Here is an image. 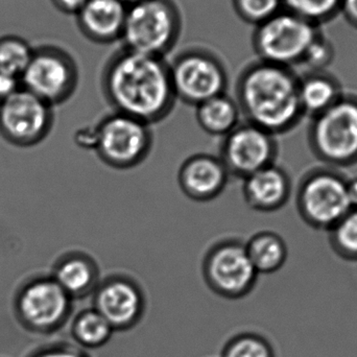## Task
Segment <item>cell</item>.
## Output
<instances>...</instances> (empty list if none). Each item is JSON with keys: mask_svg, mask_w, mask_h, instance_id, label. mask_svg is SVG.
I'll use <instances>...</instances> for the list:
<instances>
[{"mask_svg": "<svg viewBox=\"0 0 357 357\" xmlns=\"http://www.w3.org/2000/svg\"><path fill=\"white\" fill-rule=\"evenodd\" d=\"M100 82L105 100L113 112L151 127L165 121L178 102L165 58L123 48L105 65Z\"/></svg>", "mask_w": 357, "mask_h": 357, "instance_id": "6da1fadb", "label": "cell"}, {"mask_svg": "<svg viewBox=\"0 0 357 357\" xmlns=\"http://www.w3.org/2000/svg\"><path fill=\"white\" fill-rule=\"evenodd\" d=\"M299 84L287 67L264 61L250 64L241 71L235 88L241 116L275 136L291 131L304 115Z\"/></svg>", "mask_w": 357, "mask_h": 357, "instance_id": "7a4b0ae2", "label": "cell"}, {"mask_svg": "<svg viewBox=\"0 0 357 357\" xmlns=\"http://www.w3.org/2000/svg\"><path fill=\"white\" fill-rule=\"evenodd\" d=\"M182 31V15L174 0H144L128 6L121 41L123 47L165 58Z\"/></svg>", "mask_w": 357, "mask_h": 357, "instance_id": "3957f363", "label": "cell"}, {"mask_svg": "<svg viewBox=\"0 0 357 357\" xmlns=\"http://www.w3.org/2000/svg\"><path fill=\"white\" fill-rule=\"evenodd\" d=\"M152 128L138 119L113 112L94 126L93 150L107 167L129 171L144 162L152 153Z\"/></svg>", "mask_w": 357, "mask_h": 357, "instance_id": "277c9868", "label": "cell"}, {"mask_svg": "<svg viewBox=\"0 0 357 357\" xmlns=\"http://www.w3.org/2000/svg\"><path fill=\"white\" fill-rule=\"evenodd\" d=\"M202 275L210 291L228 300L247 297L257 283L245 241L227 237L214 243L204 255Z\"/></svg>", "mask_w": 357, "mask_h": 357, "instance_id": "5b68a950", "label": "cell"}, {"mask_svg": "<svg viewBox=\"0 0 357 357\" xmlns=\"http://www.w3.org/2000/svg\"><path fill=\"white\" fill-rule=\"evenodd\" d=\"M73 300L52 277L35 279L17 294L14 314L27 333L52 335L70 321Z\"/></svg>", "mask_w": 357, "mask_h": 357, "instance_id": "8992f818", "label": "cell"}, {"mask_svg": "<svg viewBox=\"0 0 357 357\" xmlns=\"http://www.w3.org/2000/svg\"><path fill=\"white\" fill-rule=\"evenodd\" d=\"M172 84L177 100L197 107L227 93L229 75L224 62L204 48H189L169 63Z\"/></svg>", "mask_w": 357, "mask_h": 357, "instance_id": "52a82bcc", "label": "cell"}, {"mask_svg": "<svg viewBox=\"0 0 357 357\" xmlns=\"http://www.w3.org/2000/svg\"><path fill=\"white\" fill-rule=\"evenodd\" d=\"M310 146L321 160L333 165L357 161V100L342 98L314 117L310 130Z\"/></svg>", "mask_w": 357, "mask_h": 357, "instance_id": "ba28073f", "label": "cell"}, {"mask_svg": "<svg viewBox=\"0 0 357 357\" xmlns=\"http://www.w3.org/2000/svg\"><path fill=\"white\" fill-rule=\"evenodd\" d=\"M317 37L312 22L287 10L256 26L253 47L260 61L287 68L303 60Z\"/></svg>", "mask_w": 357, "mask_h": 357, "instance_id": "9c48e42d", "label": "cell"}, {"mask_svg": "<svg viewBox=\"0 0 357 357\" xmlns=\"http://www.w3.org/2000/svg\"><path fill=\"white\" fill-rule=\"evenodd\" d=\"M20 82L21 87L50 106L62 104L77 90L79 69L64 50L46 46L33 50V58Z\"/></svg>", "mask_w": 357, "mask_h": 357, "instance_id": "30bf717a", "label": "cell"}, {"mask_svg": "<svg viewBox=\"0 0 357 357\" xmlns=\"http://www.w3.org/2000/svg\"><path fill=\"white\" fill-rule=\"evenodd\" d=\"M298 210L302 218L316 229L329 230L352 209L347 181L331 171L312 172L300 185Z\"/></svg>", "mask_w": 357, "mask_h": 357, "instance_id": "8fae6325", "label": "cell"}, {"mask_svg": "<svg viewBox=\"0 0 357 357\" xmlns=\"http://www.w3.org/2000/svg\"><path fill=\"white\" fill-rule=\"evenodd\" d=\"M276 136L243 121L222 138L220 157L230 177L243 180L276 162Z\"/></svg>", "mask_w": 357, "mask_h": 357, "instance_id": "7c38bea8", "label": "cell"}, {"mask_svg": "<svg viewBox=\"0 0 357 357\" xmlns=\"http://www.w3.org/2000/svg\"><path fill=\"white\" fill-rule=\"evenodd\" d=\"M91 296L92 308L114 331L134 328L146 314L144 289L134 277L125 273H112L102 277Z\"/></svg>", "mask_w": 357, "mask_h": 357, "instance_id": "4fadbf2b", "label": "cell"}, {"mask_svg": "<svg viewBox=\"0 0 357 357\" xmlns=\"http://www.w3.org/2000/svg\"><path fill=\"white\" fill-rule=\"evenodd\" d=\"M50 105L21 87L0 102V129L19 144L40 142L50 132Z\"/></svg>", "mask_w": 357, "mask_h": 357, "instance_id": "5bb4252c", "label": "cell"}, {"mask_svg": "<svg viewBox=\"0 0 357 357\" xmlns=\"http://www.w3.org/2000/svg\"><path fill=\"white\" fill-rule=\"evenodd\" d=\"M228 171L220 157L199 153L188 157L178 172V184L185 197L197 203L213 201L228 184Z\"/></svg>", "mask_w": 357, "mask_h": 357, "instance_id": "9a60e30c", "label": "cell"}, {"mask_svg": "<svg viewBox=\"0 0 357 357\" xmlns=\"http://www.w3.org/2000/svg\"><path fill=\"white\" fill-rule=\"evenodd\" d=\"M127 12L128 6L121 0H88L75 16L87 39L109 44L121 39Z\"/></svg>", "mask_w": 357, "mask_h": 357, "instance_id": "2e32d148", "label": "cell"}, {"mask_svg": "<svg viewBox=\"0 0 357 357\" xmlns=\"http://www.w3.org/2000/svg\"><path fill=\"white\" fill-rule=\"evenodd\" d=\"M243 199L254 211H277L291 197V178L284 169L276 165L256 172L243 178Z\"/></svg>", "mask_w": 357, "mask_h": 357, "instance_id": "e0dca14e", "label": "cell"}, {"mask_svg": "<svg viewBox=\"0 0 357 357\" xmlns=\"http://www.w3.org/2000/svg\"><path fill=\"white\" fill-rule=\"evenodd\" d=\"M52 278L73 300L89 297L102 279L100 268L93 256L86 252L75 251L63 256Z\"/></svg>", "mask_w": 357, "mask_h": 357, "instance_id": "ac0fdd59", "label": "cell"}, {"mask_svg": "<svg viewBox=\"0 0 357 357\" xmlns=\"http://www.w3.org/2000/svg\"><path fill=\"white\" fill-rule=\"evenodd\" d=\"M195 119L204 132L222 138L241 123V109L234 98L222 93L195 107Z\"/></svg>", "mask_w": 357, "mask_h": 357, "instance_id": "d6986e66", "label": "cell"}, {"mask_svg": "<svg viewBox=\"0 0 357 357\" xmlns=\"http://www.w3.org/2000/svg\"><path fill=\"white\" fill-rule=\"evenodd\" d=\"M245 250L258 275L278 272L289 256L282 236L273 231H259L245 241Z\"/></svg>", "mask_w": 357, "mask_h": 357, "instance_id": "ffe728a7", "label": "cell"}, {"mask_svg": "<svg viewBox=\"0 0 357 357\" xmlns=\"http://www.w3.org/2000/svg\"><path fill=\"white\" fill-rule=\"evenodd\" d=\"M114 333L112 326L92 307L82 310L71 321V337L82 349L102 348Z\"/></svg>", "mask_w": 357, "mask_h": 357, "instance_id": "44dd1931", "label": "cell"}, {"mask_svg": "<svg viewBox=\"0 0 357 357\" xmlns=\"http://www.w3.org/2000/svg\"><path fill=\"white\" fill-rule=\"evenodd\" d=\"M299 98L303 114L316 117L335 104L341 94L333 79L314 75L300 82Z\"/></svg>", "mask_w": 357, "mask_h": 357, "instance_id": "7402d4cb", "label": "cell"}, {"mask_svg": "<svg viewBox=\"0 0 357 357\" xmlns=\"http://www.w3.org/2000/svg\"><path fill=\"white\" fill-rule=\"evenodd\" d=\"M33 50L15 36L0 38V73L20 79L29 66Z\"/></svg>", "mask_w": 357, "mask_h": 357, "instance_id": "603a6c76", "label": "cell"}, {"mask_svg": "<svg viewBox=\"0 0 357 357\" xmlns=\"http://www.w3.org/2000/svg\"><path fill=\"white\" fill-rule=\"evenodd\" d=\"M329 232L335 251L345 259L357 260V208H352Z\"/></svg>", "mask_w": 357, "mask_h": 357, "instance_id": "cb8c5ba5", "label": "cell"}, {"mask_svg": "<svg viewBox=\"0 0 357 357\" xmlns=\"http://www.w3.org/2000/svg\"><path fill=\"white\" fill-rule=\"evenodd\" d=\"M222 357H276L268 340L253 333H243L229 340Z\"/></svg>", "mask_w": 357, "mask_h": 357, "instance_id": "d4e9b609", "label": "cell"}, {"mask_svg": "<svg viewBox=\"0 0 357 357\" xmlns=\"http://www.w3.org/2000/svg\"><path fill=\"white\" fill-rule=\"evenodd\" d=\"M237 16L255 26L280 12L282 0H232Z\"/></svg>", "mask_w": 357, "mask_h": 357, "instance_id": "484cf974", "label": "cell"}, {"mask_svg": "<svg viewBox=\"0 0 357 357\" xmlns=\"http://www.w3.org/2000/svg\"><path fill=\"white\" fill-rule=\"evenodd\" d=\"M342 0H282L289 12L312 22L326 18L337 10Z\"/></svg>", "mask_w": 357, "mask_h": 357, "instance_id": "4316f807", "label": "cell"}, {"mask_svg": "<svg viewBox=\"0 0 357 357\" xmlns=\"http://www.w3.org/2000/svg\"><path fill=\"white\" fill-rule=\"evenodd\" d=\"M27 357H90V356L85 350L75 344L60 342V343L41 346Z\"/></svg>", "mask_w": 357, "mask_h": 357, "instance_id": "83f0119b", "label": "cell"}, {"mask_svg": "<svg viewBox=\"0 0 357 357\" xmlns=\"http://www.w3.org/2000/svg\"><path fill=\"white\" fill-rule=\"evenodd\" d=\"M331 50L328 43L318 37L310 44L304 54L303 60L314 67H323L331 61Z\"/></svg>", "mask_w": 357, "mask_h": 357, "instance_id": "f1b7e54d", "label": "cell"}, {"mask_svg": "<svg viewBox=\"0 0 357 357\" xmlns=\"http://www.w3.org/2000/svg\"><path fill=\"white\" fill-rule=\"evenodd\" d=\"M20 88V79L0 73V102L12 96Z\"/></svg>", "mask_w": 357, "mask_h": 357, "instance_id": "f546056e", "label": "cell"}, {"mask_svg": "<svg viewBox=\"0 0 357 357\" xmlns=\"http://www.w3.org/2000/svg\"><path fill=\"white\" fill-rule=\"evenodd\" d=\"M88 0H52L54 6L66 14L77 15Z\"/></svg>", "mask_w": 357, "mask_h": 357, "instance_id": "4dcf8cb0", "label": "cell"}, {"mask_svg": "<svg viewBox=\"0 0 357 357\" xmlns=\"http://www.w3.org/2000/svg\"><path fill=\"white\" fill-rule=\"evenodd\" d=\"M346 15L357 24V0H342Z\"/></svg>", "mask_w": 357, "mask_h": 357, "instance_id": "1f68e13d", "label": "cell"}, {"mask_svg": "<svg viewBox=\"0 0 357 357\" xmlns=\"http://www.w3.org/2000/svg\"><path fill=\"white\" fill-rule=\"evenodd\" d=\"M347 195L352 208H357V177L347 181Z\"/></svg>", "mask_w": 357, "mask_h": 357, "instance_id": "d6a6232c", "label": "cell"}, {"mask_svg": "<svg viewBox=\"0 0 357 357\" xmlns=\"http://www.w3.org/2000/svg\"><path fill=\"white\" fill-rule=\"evenodd\" d=\"M126 6H133V4L138 3V2L144 1V0H121Z\"/></svg>", "mask_w": 357, "mask_h": 357, "instance_id": "836d02e7", "label": "cell"}]
</instances>
